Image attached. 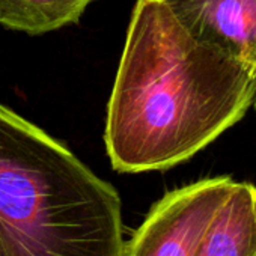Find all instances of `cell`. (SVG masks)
Instances as JSON below:
<instances>
[{"instance_id":"cell-1","label":"cell","mask_w":256,"mask_h":256,"mask_svg":"<svg viewBox=\"0 0 256 256\" xmlns=\"http://www.w3.org/2000/svg\"><path fill=\"white\" fill-rule=\"evenodd\" d=\"M256 76L194 38L162 0H136L107 104L104 144L120 174L166 170L253 106Z\"/></svg>"},{"instance_id":"cell-3","label":"cell","mask_w":256,"mask_h":256,"mask_svg":"<svg viewBox=\"0 0 256 256\" xmlns=\"http://www.w3.org/2000/svg\"><path fill=\"white\" fill-rule=\"evenodd\" d=\"M234 184L230 176L222 175L168 192L126 240L124 256H196Z\"/></svg>"},{"instance_id":"cell-7","label":"cell","mask_w":256,"mask_h":256,"mask_svg":"<svg viewBox=\"0 0 256 256\" xmlns=\"http://www.w3.org/2000/svg\"><path fill=\"white\" fill-rule=\"evenodd\" d=\"M253 107H254V110H256V94H254V98H253Z\"/></svg>"},{"instance_id":"cell-4","label":"cell","mask_w":256,"mask_h":256,"mask_svg":"<svg viewBox=\"0 0 256 256\" xmlns=\"http://www.w3.org/2000/svg\"><path fill=\"white\" fill-rule=\"evenodd\" d=\"M199 41L256 76V0H162Z\"/></svg>"},{"instance_id":"cell-2","label":"cell","mask_w":256,"mask_h":256,"mask_svg":"<svg viewBox=\"0 0 256 256\" xmlns=\"http://www.w3.org/2000/svg\"><path fill=\"white\" fill-rule=\"evenodd\" d=\"M124 236L116 188L0 104V256H124Z\"/></svg>"},{"instance_id":"cell-6","label":"cell","mask_w":256,"mask_h":256,"mask_svg":"<svg viewBox=\"0 0 256 256\" xmlns=\"http://www.w3.org/2000/svg\"><path fill=\"white\" fill-rule=\"evenodd\" d=\"M94 0H0V24L32 36L78 23Z\"/></svg>"},{"instance_id":"cell-5","label":"cell","mask_w":256,"mask_h":256,"mask_svg":"<svg viewBox=\"0 0 256 256\" xmlns=\"http://www.w3.org/2000/svg\"><path fill=\"white\" fill-rule=\"evenodd\" d=\"M196 256H256V186L235 181Z\"/></svg>"}]
</instances>
